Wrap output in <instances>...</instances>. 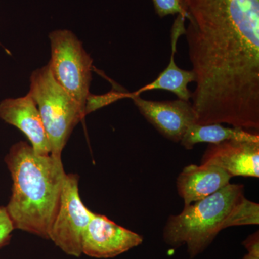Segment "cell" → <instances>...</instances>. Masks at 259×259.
Here are the masks:
<instances>
[{
    "mask_svg": "<svg viewBox=\"0 0 259 259\" xmlns=\"http://www.w3.org/2000/svg\"><path fill=\"white\" fill-rule=\"evenodd\" d=\"M15 228L5 207H0V248L8 244Z\"/></svg>",
    "mask_w": 259,
    "mask_h": 259,
    "instance_id": "15",
    "label": "cell"
},
{
    "mask_svg": "<svg viewBox=\"0 0 259 259\" xmlns=\"http://www.w3.org/2000/svg\"><path fill=\"white\" fill-rule=\"evenodd\" d=\"M130 93H123L120 91L110 92L105 95H93L90 94L87 99L86 106H85V115L90 112L95 111L98 109L117 101L120 99L129 97Z\"/></svg>",
    "mask_w": 259,
    "mask_h": 259,
    "instance_id": "13",
    "label": "cell"
},
{
    "mask_svg": "<svg viewBox=\"0 0 259 259\" xmlns=\"http://www.w3.org/2000/svg\"><path fill=\"white\" fill-rule=\"evenodd\" d=\"M0 119L23 132L36 154H51V144L41 116L28 94L18 98L5 99L0 102Z\"/></svg>",
    "mask_w": 259,
    "mask_h": 259,
    "instance_id": "9",
    "label": "cell"
},
{
    "mask_svg": "<svg viewBox=\"0 0 259 259\" xmlns=\"http://www.w3.org/2000/svg\"><path fill=\"white\" fill-rule=\"evenodd\" d=\"M242 244L247 250L245 254L242 259H259V232H255L253 234L247 237Z\"/></svg>",
    "mask_w": 259,
    "mask_h": 259,
    "instance_id": "16",
    "label": "cell"
},
{
    "mask_svg": "<svg viewBox=\"0 0 259 259\" xmlns=\"http://www.w3.org/2000/svg\"><path fill=\"white\" fill-rule=\"evenodd\" d=\"M200 164L220 167L232 177L258 178L259 142L231 140L209 144Z\"/></svg>",
    "mask_w": 259,
    "mask_h": 259,
    "instance_id": "8",
    "label": "cell"
},
{
    "mask_svg": "<svg viewBox=\"0 0 259 259\" xmlns=\"http://www.w3.org/2000/svg\"><path fill=\"white\" fill-rule=\"evenodd\" d=\"M93 212L81 202L79 177L66 175L61 191L60 204L49 231V239L65 253L74 257L82 254V236Z\"/></svg>",
    "mask_w": 259,
    "mask_h": 259,
    "instance_id": "5",
    "label": "cell"
},
{
    "mask_svg": "<svg viewBox=\"0 0 259 259\" xmlns=\"http://www.w3.org/2000/svg\"><path fill=\"white\" fill-rule=\"evenodd\" d=\"M185 17L178 15L172 27L171 54L169 64L154 81L135 92L136 95H141V93L151 90H163L175 94L180 100L190 101L192 93L189 90L188 84L195 81V74L192 70L180 69L175 61L177 42L185 31Z\"/></svg>",
    "mask_w": 259,
    "mask_h": 259,
    "instance_id": "11",
    "label": "cell"
},
{
    "mask_svg": "<svg viewBox=\"0 0 259 259\" xmlns=\"http://www.w3.org/2000/svg\"><path fill=\"white\" fill-rule=\"evenodd\" d=\"M13 180L6 209L15 230L49 239L66 174L61 158L40 156L32 146L20 141L5 157Z\"/></svg>",
    "mask_w": 259,
    "mask_h": 259,
    "instance_id": "1",
    "label": "cell"
},
{
    "mask_svg": "<svg viewBox=\"0 0 259 259\" xmlns=\"http://www.w3.org/2000/svg\"><path fill=\"white\" fill-rule=\"evenodd\" d=\"M230 174L220 167L209 164L185 166L177 179L179 195L185 206L208 197L230 183Z\"/></svg>",
    "mask_w": 259,
    "mask_h": 259,
    "instance_id": "10",
    "label": "cell"
},
{
    "mask_svg": "<svg viewBox=\"0 0 259 259\" xmlns=\"http://www.w3.org/2000/svg\"><path fill=\"white\" fill-rule=\"evenodd\" d=\"M0 46H1V44H0Z\"/></svg>",
    "mask_w": 259,
    "mask_h": 259,
    "instance_id": "17",
    "label": "cell"
},
{
    "mask_svg": "<svg viewBox=\"0 0 259 259\" xmlns=\"http://www.w3.org/2000/svg\"><path fill=\"white\" fill-rule=\"evenodd\" d=\"M259 224V204L245 197L244 186L228 184L208 197L171 215L163 239L172 248L187 246L191 259L208 248L220 232L230 227Z\"/></svg>",
    "mask_w": 259,
    "mask_h": 259,
    "instance_id": "2",
    "label": "cell"
},
{
    "mask_svg": "<svg viewBox=\"0 0 259 259\" xmlns=\"http://www.w3.org/2000/svg\"><path fill=\"white\" fill-rule=\"evenodd\" d=\"M30 81L28 94L41 116L51 155L61 158L73 129L84 117V110L56 82L49 65L32 71Z\"/></svg>",
    "mask_w": 259,
    "mask_h": 259,
    "instance_id": "3",
    "label": "cell"
},
{
    "mask_svg": "<svg viewBox=\"0 0 259 259\" xmlns=\"http://www.w3.org/2000/svg\"><path fill=\"white\" fill-rule=\"evenodd\" d=\"M135 105L158 132L173 142H180L187 130L197 124V117L190 101H151L130 93Z\"/></svg>",
    "mask_w": 259,
    "mask_h": 259,
    "instance_id": "7",
    "label": "cell"
},
{
    "mask_svg": "<svg viewBox=\"0 0 259 259\" xmlns=\"http://www.w3.org/2000/svg\"><path fill=\"white\" fill-rule=\"evenodd\" d=\"M156 14L160 18L167 15H178L187 18V13L182 7L181 0H152Z\"/></svg>",
    "mask_w": 259,
    "mask_h": 259,
    "instance_id": "14",
    "label": "cell"
},
{
    "mask_svg": "<svg viewBox=\"0 0 259 259\" xmlns=\"http://www.w3.org/2000/svg\"><path fill=\"white\" fill-rule=\"evenodd\" d=\"M51 56L49 69L56 82L84 110L90 95L93 60L82 42L69 30L49 34Z\"/></svg>",
    "mask_w": 259,
    "mask_h": 259,
    "instance_id": "4",
    "label": "cell"
},
{
    "mask_svg": "<svg viewBox=\"0 0 259 259\" xmlns=\"http://www.w3.org/2000/svg\"><path fill=\"white\" fill-rule=\"evenodd\" d=\"M231 140L259 142V135L241 127H227L219 123L194 124L187 130L180 143L186 149L192 150L195 145L202 143L217 144Z\"/></svg>",
    "mask_w": 259,
    "mask_h": 259,
    "instance_id": "12",
    "label": "cell"
},
{
    "mask_svg": "<svg viewBox=\"0 0 259 259\" xmlns=\"http://www.w3.org/2000/svg\"><path fill=\"white\" fill-rule=\"evenodd\" d=\"M144 237L93 212L82 236V253L97 258H110L142 244Z\"/></svg>",
    "mask_w": 259,
    "mask_h": 259,
    "instance_id": "6",
    "label": "cell"
}]
</instances>
